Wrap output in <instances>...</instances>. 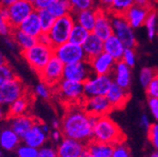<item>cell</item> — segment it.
<instances>
[{
    "mask_svg": "<svg viewBox=\"0 0 158 157\" xmlns=\"http://www.w3.org/2000/svg\"><path fill=\"white\" fill-rule=\"evenodd\" d=\"M98 118L88 114L84 107L72 105L62 119L61 133L64 137L89 143L92 140L93 126Z\"/></svg>",
    "mask_w": 158,
    "mask_h": 157,
    "instance_id": "cell-1",
    "label": "cell"
},
{
    "mask_svg": "<svg viewBox=\"0 0 158 157\" xmlns=\"http://www.w3.org/2000/svg\"><path fill=\"white\" fill-rule=\"evenodd\" d=\"M92 139L115 145L118 142H123L124 136L121 128L106 115L97 119L93 126Z\"/></svg>",
    "mask_w": 158,
    "mask_h": 157,
    "instance_id": "cell-2",
    "label": "cell"
},
{
    "mask_svg": "<svg viewBox=\"0 0 158 157\" xmlns=\"http://www.w3.org/2000/svg\"><path fill=\"white\" fill-rule=\"evenodd\" d=\"M22 56L30 68L39 73L54 56V50L52 46L37 43L29 49L22 51Z\"/></svg>",
    "mask_w": 158,
    "mask_h": 157,
    "instance_id": "cell-3",
    "label": "cell"
},
{
    "mask_svg": "<svg viewBox=\"0 0 158 157\" xmlns=\"http://www.w3.org/2000/svg\"><path fill=\"white\" fill-rule=\"evenodd\" d=\"M74 24L75 22L73 13L56 19L53 27L48 32L53 47L69 42V37Z\"/></svg>",
    "mask_w": 158,
    "mask_h": 157,
    "instance_id": "cell-4",
    "label": "cell"
},
{
    "mask_svg": "<svg viewBox=\"0 0 158 157\" xmlns=\"http://www.w3.org/2000/svg\"><path fill=\"white\" fill-rule=\"evenodd\" d=\"M111 23L113 34L120 39L125 48H135L137 43L135 29L129 25L124 15L111 13Z\"/></svg>",
    "mask_w": 158,
    "mask_h": 157,
    "instance_id": "cell-5",
    "label": "cell"
},
{
    "mask_svg": "<svg viewBox=\"0 0 158 157\" xmlns=\"http://www.w3.org/2000/svg\"><path fill=\"white\" fill-rule=\"evenodd\" d=\"M59 97L71 105L83 104L86 97L84 94L83 83L62 79L56 87Z\"/></svg>",
    "mask_w": 158,
    "mask_h": 157,
    "instance_id": "cell-6",
    "label": "cell"
},
{
    "mask_svg": "<svg viewBox=\"0 0 158 157\" xmlns=\"http://www.w3.org/2000/svg\"><path fill=\"white\" fill-rule=\"evenodd\" d=\"M54 56H56L64 65L87 60L83 47L71 42L53 47Z\"/></svg>",
    "mask_w": 158,
    "mask_h": 157,
    "instance_id": "cell-7",
    "label": "cell"
},
{
    "mask_svg": "<svg viewBox=\"0 0 158 157\" xmlns=\"http://www.w3.org/2000/svg\"><path fill=\"white\" fill-rule=\"evenodd\" d=\"M112 83L113 78L111 74H92L83 83L85 97L90 98L95 96H106Z\"/></svg>",
    "mask_w": 158,
    "mask_h": 157,
    "instance_id": "cell-8",
    "label": "cell"
},
{
    "mask_svg": "<svg viewBox=\"0 0 158 157\" xmlns=\"http://www.w3.org/2000/svg\"><path fill=\"white\" fill-rule=\"evenodd\" d=\"M27 93L23 81L18 77L0 86V104L9 107L13 102Z\"/></svg>",
    "mask_w": 158,
    "mask_h": 157,
    "instance_id": "cell-9",
    "label": "cell"
},
{
    "mask_svg": "<svg viewBox=\"0 0 158 157\" xmlns=\"http://www.w3.org/2000/svg\"><path fill=\"white\" fill-rule=\"evenodd\" d=\"M64 64L55 56H52L45 67L38 74L43 82L51 88H56L58 83L63 79Z\"/></svg>",
    "mask_w": 158,
    "mask_h": 157,
    "instance_id": "cell-10",
    "label": "cell"
},
{
    "mask_svg": "<svg viewBox=\"0 0 158 157\" xmlns=\"http://www.w3.org/2000/svg\"><path fill=\"white\" fill-rule=\"evenodd\" d=\"M35 10L33 3L29 0H18L8 8V24L11 28H16Z\"/></svg>",
    "mask_w": 158,
    "mask_h": 157,
    "instance_id": "cell-11",
    "label": "cell"
},
{
    "mask_svg": "<svg viewBox=\"0 0 158 157\" xmlns=\"http://www.w3.org/2000/svg\"><path fill=\"white\" fill-rule=\"evenodd\" d=\"M92 74L93 73L89 62L85 60L65 65L63 71V79L84 83Z\"/></svg>",
    "mask_w": 158,
    "mask_h": 157,
    "instance_id": "cell-12",
    "label": "cell"
},
{
    "mask_svg": "<svg viewBox=\"0 0 158 157\" xmlns=\"http://www.w3.org/2000/svg\"><path fill=\"white\" fill-rule=\"evenodd\" d=\"M82 105L88 114L95 117L106 116L113 109L106 96L86 98Z\"/></svg>",
    "mask_w": 158,
    "mask_h": 157,
    "instance_id": "cell-13",
    "label": "cell"
},
{
    "mask_svg": "<svg viewBox=\"0 0 158 157\" xmlns=\"http://www.w3.org/2000/svg\"><path fill=\"white\" fill-rule=\"evenodd\" d=\"M92 33L98 36L103 41L113 34L111 12L109 10L97 8V18L92 30Z\"/></svg>",
    "mask_w": 158,
    "mask_h": 157,
    "instance_id": "cell-14",
    "label": "cell"
},
{
    "mask_svg": "<svg viewBox=\"0 0 158 157\" xmlns=\"http://www.w3.org/2000/svg\"><path fill=\"white\" fill-rule=\"evenodd\" d=\"M49 134L44 130L43 122L37 121L36 123L27 132V134L22 137L23 143L40 149L45 145Z\"/></svg>",
    "mask_w": 158,
    "mask_h": 157,
    "instance_id": "cell-15",
    "label": "cell"
},
{
    "mask_svg": "<svg viewBox=\"0 0 158 157\" xmlns=\"http://www.w3.org/2000/svg\"><path fill=\"white\" fill-rule=\"evenodd\" d=\"M86 151V145L76 139L63 137L56 148L58 157H80Z\"/></svg>",
    "mask_w": 158,
    "mask_h": 157,
    "instance_id": "cell-16",
    "label": "cell"
},
{
    "mask_svg": "<svg viewBox=\"0 0 158 157\" xmlns=\"http://www.w3.org/2000/svg\"><path fill=\"white\" fill-rule=\"evenodd\" d=\"M92 73L97 75L111 74L116 64V60L106 52L101 53L89 60Z\"/></svg>",
    "mask_w": 158,
    "mask_h": 157,
    "instance_id": "cell-17",
    "label": "cell"
},
{
    "mask_svg": "<svg viewBox=\"0 0 158 157\" xmlns=\"http://www.w3.org/2000/svg\"><path fill=\"white\" fill-rule=\"evenodd\" d=\"M113 82L120 87L129 89L132 84V68L126 65L123 61L118 60L116 62L113 72L111 73Z\"/></svg>",
    "mask_w": 158,
    "mask_h": 157,
    "instance_id": "cell-18",
    "label": "cell"
},
{
    "mask_svg": "<svg viewBox=\"0 0 158 157\" xmlns=\"http://www.w3.org/2000/svg\"><path fill=\"white\" fill-rule=\"evenodd\" d=\"M106 97L107 98V100L110 103L113 109L115 108L120 109L123 107L128 102L129 93H128V89H125L113 82Z\"/></svg>",
    "mask_w": 158,
    "mask_h": 157,
    "instance_id": "cell-19",
    "label": "cell"
},
{
    "mask_svg": "<svg viewBox=\"0 0 158 157\" xmlns=\"http://www.w3.org/2000/svg\"><path fill=\"white\" fill-rule=\"evenodd\" d=\"M150 11L151 9L149 8H142L139 6L134 5L128 10H126V12L123 15L127 22L129 23V25L134 29H137L144 26L147 16Z\"/></svg>",
    "mask_w": 158,
    "mask_h": 157,
    "instance_id": "cell-20",
    "label": "cell"
},
{
    "mask_svg": "<svg viewBox=\"0 0 158 157\" xmlns=\"http://www.w3.org/2000/svg\"><path fill=\"white\" fill-rule=\"evenodd\" d=\"M9 120H10V129L13 132H15L21 138L37 122V120H35L34 118H32L27 114L9 118Z\"/></svg>",
    "mask_w": 158,
    "mask_h": 157,
    "instance_id": "cell-21",
    "label": "cell"
},
{
    "mask_svg": "<svg viewBox=\"0 0 158 157\" xmlns=\"http://www.w3.org/2000/svg\"><path fill=\"white\" fill-rule=\"evenodd\" d=\"M124 50V44L114 34H112L104 41V52L110 55L116 61L122 60Z\"/></svg>",
    "mask_w": 158,
    "mask_h": 157,
    "instance_id": "cell-22",
    "label": "cell"
},
{
    "mask_svg": "<svg viewBox=\"0 0 158 157\" xmlns=\"http://www.w3.org/2000/svg\"><path fill=\"white\" fill-rule=\"evenodd\" d=\"M97 8L73 12V15L75 24L80 25L89 32H92L97 18Z\"/></svg>",
    "mask_w": 158,
    "mask_h": 157,
    "instance_id": "cell-23",
    "label": "cell"
},
{
    "mask_svg": "<svg viewBox=\"0 0 158 157\" xmlns=\"http://www.w3.org/2000/svg\"><path fill=\"white\" fill-rule=\"evenodd\" d=\"M82 47L85 52L87 60L89 61L91 58L104 52V41L91 32Z\"/></svg>",
    "mask_w": 158,
    "mask_h": 157,
    "instance_id": "cell-24",
    "label": "cell"
},
{
    "mask_svg": "<svg viewBox=\"0 0 158 157\" xmlns=\"http://www.w3.org/2000/svg\"><path fill=\"white\" fill-rule=\"evenodd\" d=\"M18 28L27 33L30 36L38 38V36L43 32L38 11L35 10L30 15H28L25 20L20 24Z\"/></svg>",
    "mask_w": 158,
    "mask_h": 157,
    "instance_id": "cell-25",
    "label": "cell"
},
{
    "mask_svg": "<svg viewBox=\"0 0 158 157\" xmlns=\"http://www.w3.org/2000/svg\"><path fill=\"white\" fill-rule=\"evenodd\" d=\"M15 44L21 49L22 51H25L27 49H29L33 45H35L38 41L37 38L28 35L27 33L22 31L21 29H19L18 27L12 28L11 33L10 35Z\"/></svg>",
    "mask_w": 158,
    "mask_h": 157,
    "instance_id": "cell-26",
    "label": "cell"
},
{
    "mask_svg": "<svg viewBox=\"0 0 158 157\" xmlns=\"http://www.w3.org/2000/svg\"><path fill=\"white\" fill-rule=\"evenodd\" d=\"M114 145L109 143L90 140L86 145V151L94 157H111Z\"/></svg>",
    "mask_w": 158,
    "mask_h": 157,
    "instance_id": "cell-27",
    "label": "cell"
},
{
    "mask_svg": "<svg viewBox=\"0 0 158 157\" xmlns=\"http://www.w3.org/2000/svg\"><path fill=\"white\" fill-rule=\"evenodd\" d=\"M30 95L27 92L26 95L22 96L21 98L17 99L15 102H13L9 107L7 111V117L12 118V117H17L21 115H26L29 106H30Z\"/></svg>",
    "mask_w": 158,
    "mask_h": 157,
    "instance_id": "cell-28",
    "label": "cell"
},
{
    "mask_svg": "<svg viewBox=\"0 0 158 157\" xmlns=\"http://www.w3.org/2000/svg\"><path fill=\"white\" fill-rule=\"evenodd\" d=\"M22 138L10 128L4 129L0 133V146L5 151H13L18 148Z\"/></svg>",
    "mask_w": 158,
    "mask_h": 157,
    "instance_id": "cell-29",
    "label": "cell"
},
{
    "mask_svg": "<svg viewBox=\"0 0 158 157\" xmlns=\"http://www.w3.org/2000/svg\"><path fill=\"white\" fill-rule=\"evenodd\" d=\"M47 10L56 19L73 13V9L69 0H56Z\"/></svg>",
    "mask_w": 158,
    "mask_h": 157,
    "instance_id": "cell-30",
    "label": "cell"
},
{
    "mask_svg": "<svg viewBox=\"0 0 158 157\" xmlns=\"http://www.w3.org/2000/svg\"><path fill=\"white\" fill-rule=\"evenodd\" d=\"M90 33L91 32H89V30H87L80 25L74 24V26L71 31L70 37H69V42L82 46L84 44V43L87 41V39L89 38Z\"/></svg>",
    "mask_w": 158,
    "mask_h": 157,
    "instance_id": "cell-31",
    "label": "cell"
},
{
    "mask_svg": "<svg viewBox=\"0 0 158 157\" xmlns=\"http://www.w3.org/2000/svg\"><path fill=\"white\" fill-rule=\"evenodd\" d=\"M157 24H158V14L155 10H152L149 12L147 19L145 21V27L147 36L150 41H152L157 34Z\"/></svg>",
    "mask_w": 158,
    "mask_h": 157,
    "instance_id": "cell-32",
    "label": "cell"
},
{
    "mask_svg": "<svg viewBox=\"0 0 158 157\" xmlns=\"http://www.w3.org/2000/svg\"><path fill=\"white\" fill-rule=\"evenodd\" d=\"M40 18V22H41V27L43 32H49L51 27H53L56 18L49 12V10H37Z\"/></svg>",
    "mask_w": 158,
    "mask_h": 157,
    "instance_id": "cell-33",
    "label": "cell"
},
{
    "mask_svg": "<svg viewBox=\"0 0 158 157\" xmlns=\"http://www.w3.org/2000/svg\"><path fill=\"white\" fill-rule=\"evenodd\" d=\"M134 5L135 0H114L109 11L115 14H124Z\"/></svg>",
    "mask_w": 158,
    "mask_h": 157,
    "instance_id": "cell-34",
    "label": "cell"
},
{
    "mask_svg": "<svg viewBox=\"0 0 158 157\" xmlns=\"http://www.w3.org/2000/svg\"><path fill=\"white\" fill-rule=\"evenodd\" d=\"M73 9V13L84 10L97 8L96 0H69Z\"/></svg>",
    "mask_w": 158,
    "mask_h": 157,
    "instance_id": "cell-35",
    "label": "cell"
},
{
    "mask_svg": "<svg viewBox=\"0 0 158 157\" xmlns=\"http://www.w3.org/2000/svg\"><path fill=\"white\" fill-rule=\"evenodd\" d=\"M156 71L153 68L151 67H143L140 72L139 74H138V80H139L140 85L143 88H147V86L151 83V81L153 79V77L156 74Z\"/></svg>",
    "mask_w": 158,
    "mask_h": 157,
    "instance_id": "cell-36",
    "label": "cell"
},
{
    "mask_svg": "<svg viewBox=\"0 0 158 157\" xmlns=\"http://www.w3.org/2000/svg\"><path fill=\"white\" fill-rule=\"evenodd\" d=\"M15 77L17 76L10 65H9L8 63L0 65V86L12 80Z\"/></svg>",
    "mask_w": 158,
    "mask_h": 157,
    "instance_id": "cell-37",
    "label": "cell"
},
{
    "mask_svg": "<svg viewBox=\"0 0 158 157\" xmlns=\"http://www.w3.org/2000/svg\"><path fill=\"white\" fill-rule=\"evenodd\" d=\"M16 153L18 157H38L39 149L23 143V145L18 146L16 149Z\"/></svg>",
    "mask_w": 158,
    "mask_h": 157,
    "instance_id": "cell-38",
    "label": "cell"
},
{
    "mask_svg": "<svg viewBox=\"0 0 158 157\" xmlns=\"http://www.w3.org/2000/svg\"><path fill=\"white\" fill-rule=\"evenodd\" d=\"M51 87H49L47 84H45L44 82H41L36 85L35 89H34V91L36 93L37 96H39L40 98H42V99H44V100H47L50 98L51 96Z\"/></svg>",
    "mask_w": 158,
    "mask_h": 157,
    "instance_id": "cell-39",
    "label": "cell"
},
{
    "mask_svg": "<svg viewBox=\"0 0 158 157\" xmlns=\"http://www.w3.org/2000/svg\"><path fill=\"white\" fill-rule=\"evenodd\" d=\"M111 157H131L129 148L123 141L115 144Z\"/></svg>",
    "mask_w": 158,
    "mask_h": 157,
    "instance_id": "cell-40",
    "label": "cell"
},
{
    "mask_svg": "<svg viewBox=\"0 0 158 157\" xmlns=\"http://www.w3.org/2000/svg\"><path fill=\"white\" fill-rule=\"evenodd\" d=\"M122 61H123L126 65H128L131 68H133L135 65L136 53L135 51V48H125L122 57Z\"/></svg>",
    "mask_w": 158,
    "mask_h": 157,
    "instance_id": "cell-41",
    "label": "cell"
},
{
    "mask_svg": "<svg viewBox=\"0 0 158 157\" xmlns=\"http://www.w3.org/2000/svg\"><path fill=\"white\" fill-rule=\"evenodd\" d=\"M149 135V140L154 147L156 151H158V122L152 123L150 129L147 131Z\"/></svg>",
    "mask_w": 158,
    "mask_h": 157,
    "instance_id": "cell-42",
    "label": "cell"
},
{
    "mask_svg": "<svg viewBox=\"0 0 158 157\" xmlns=\"http://www.w3.org/2000/svg\"><path fill=\"white\" fill-rule=\"evenodd\" d=\"M146 93L150 98H157L158 99V72H156L153 79L147 86Z\"/></svg>",
    "mask_w": 158,
    "mask_h": 157,
    "instance_id": "cell-43",
    "label": "cell"
},
{
    "mask_svg": "<svg viewBox=\"0 0 158 157\" xmlns=\"http://www.w3.org/2000/svg\"><path fill=\"white\" fill-rule=\"evenodd\" d=\"M38 157H58L56 149L50 145H44L39 149Z\"/></svg>",
    "mask_w": 158,
    "mask_h": 157,
    "instance_id": "cell-44",
    "label": "cell"
},
{
    "mask_svg": "<svg viewBox=\"0 0 158 157\" xmlns=\"http://www.w3.org/2000/svg\"><path fill=\"white\" fill-rule=\"evenodd\" d=\"M148 107L153 119L158 122V99L157 98H150L148 99Z\"/></svg>",
    "mask_w": 158,
    "mask_h": 157,
    "instance_id": "cell-45",
    "label": "cell"
},
{
    "mask_svg": "<svg viewBox=\"0 0 158 157\" xmlns=\"http://www.w3.org/2000/svg\"><path fill=\"white\" fill-rule=\"evenodd\" d=\"M56 0H33V5L36 10L48 9Z\"/></svg>",
    "mask_w": 158,
    "mask_h": 157,
    "instance_id": "cell-46",
    "label": "cell"
},
{
    "mask_svg": "<svg viewBox=\"0 0 158 157\" xmlns=\"http://www.w3.org/2000/svg\"><path fill=\"white\" fill-rule=\"evenodd\" d=\"M11 30L12 28L10 27V26L6 20H4L3 17L1 16V13H0V34L4 37H8L10 35Z\"/></svg>",
    "mask_w": 158,
    "mask_h": 157,
    "instance_id": "cell-47",
    "label": "cell"
},
{
    "mask_svg": "<svg viewBox=\"0 0 158 157\" xmlns=\"http://www.w3.org/2000/svg\"><path fill=\"white\" fill-rule=\"evenodd\" d=\"M37 41L39 43L44 44V45H48V46H52V42L50 36L47 32H42L37 38ZM53 47V46H52Z\"/></svg>",
    "mask_w": 158,
    "mask_h": 157,
    "instance_id": "cell-48",
    "label": "cell"
},
{
    "mask_svg": "<svg viewBox=\"0 0 158 157\" xmlns=\"http://www.w3.org/2000/svg\"><path fill=\"white\" fill-rule=\"evenodd\" d=\"M139 123H140V127L145 130V131H148L152 125L151 123V121H150V118L147 114H142L141 117H140V120H139Z\"/></svg>",
    "mask_w": 158,
    "mask_h": 157,
    "instance_id": "cell-49",
    "label": "cell"
},
{
    "mask_svg": "<svg viewBox=\"0 0 158 157\" xmlns=\"http://www.w3.org/2000/svg\"><path fill=\"white\" fill-rule=\"evenodd\" d=\"M97 1V7L101 8L106 10H109L114 0H96Z\"/></svg>",
    "mask_w": 158,
    "mask_h": 157,
    "instance_id": "cell-50",
    "label": "cell"
},
{
    "mask_svg": "<svg viewBox=\"0 0 158 157\" xmlns=\"http://www.w3.org/2000/svg\"><path fill=\"white\" fill-rule=\"evenodd\" d=\"M62 133L59 131L58 129H54L51 132V138L55 141V142H59L62 139Z\"/></svg>",
    "mask_w": 158,
    "mask_h": 157,
    "instance_id": "cell-51",
    "label": "cell"
},
{
    "mask_svg": "<svg viewBox=\"0 0 158 157\" xmlns=\"http://www.w3.org/2000/svg\"><path fill=\"white\" fill-rule=\"evenodd\" d=\"M135 5L142 7V8H149L150 9L151 0H135Z\"/></svg>",
    "mask_w": 158,
    "mask_h": 157,
    "instance_id": "cell-52",
    "label": "cell"
},
{
    "mask_svg": "<svg viewBox=\"0 0 158 157\" xmlns=\"http://www.w3.org/2000/svg\"><path fill=\"white\" fill-rule=\"evenodd\" d=\"M18 0H0V9L1 8H9L13 3L17 2Z\"/></svg>",
    "mask_w": 158,
    "mask_h": 157,
    "instance_id": "cell-53",
    "label": "cell"
},
{
    "mask_svg": "<svg viewBox=\"0 0 158 157\" xmlns=\"http://www.w3.org/2000/svg\"><path fill=\"white\" fill-rule=\"evenodd\" d=\"M6 117H7V112L4 111V106L0 104V120L4 119Z\"/></svg>",
    "mask_w": 158,
    "mask_h": 157,
    "instance_id": "cell-54",
    "label": "cell"
},
{
    "mask_svg": "<svg viewBox=\"0 0 158 157\" xmlns=\"http://www.w3.org/2000/svg\"><path fill=\"white\" fill-rule=\"evenodd\" d=\"M52 126H53L54 129H59L61 126V122L59 121H57V120H54L53 122H52Z\"/></svg>",
    "mask_w": 158,
    "mask_h": 157,
    "instance_id": "cell-55",
    "label": "cell"
},
{
    "mask_svg": "<svg viewBox=\"0 0 158 157\" xmlns=\"http://www.w3.org/2000/svg\"><path fill=\"white\" fill-rule=\"evenodd\" d=\"M7 63V58L5 56V55L2 53V51H0V65Z\"/></svg>",
    "mask_w": 158,
    "mask_h": 157,
    "instance_id": "cell-56",
    "label": "cell"
},
{
    "mask_svg": "<svg viewBox=\"0 0 158 157\" xmlns=\"http://www.w3.org/2000/svg\"><path fill=\"white\" fill-rule=\"evenodd\" d=\"M80 157H94V156H92V155H91L90 153H89V152H88L87 151H84V152L82 153V155H81Z\"/></svg>",
    "mask_w": 158,
    "mask_h": 157,
    "instance_id": "cell-57",
    "label": "cell"
},
{
    "mask_svg": "<svg viewBox=\"0 0 158 157\" xmlns=\"http://www.w3.org/2000/svg\"><path fill=\"white\" fill-rule=\"evenodd\" d=\"M0 157H4V153L2 151H0Z\"/></svg>",
    "mask_w": 158,
    "mask_h": 157,
    "instance_id": "cell-58",
    "label": "cell"
},
{
    "mask_svg": "<svg viewBox=\"0 0 158 157\" xmlns=\"http://www.w3.org/2000/svg\"><path fill=\"white\" fill-rule=\"evenodd\" d=\"M156 36H157V38H158V28H157V34H156Z\"/></svg>",
    "mask_w": 158,
    "mask_h": 157,
    "instance_id": "cell-59",
    "label": "cell"
},
{
    "mask_svg": "<svg viewBox=\"0 0 158 157\" xmlns=\"http://www.w3.org/2000/svg\"><path fill=\"white\" fill-rule=\"evenodd\" d=\"M29 1H31V2H33V0H29Z\"/></svg>",
    "mask_w": 158,
    "mask_h": 157,
    "instance_id": "cell-60",
    "label": "cell"
}]
</instances>
